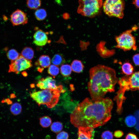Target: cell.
Segmentation results:
<instances>
[{"mask_svg":"<svg viewBox=\"0 0 139 139\" xmlns=\"http://www.w3.org/2000/svg\"><path fill=\"white\" fill-rule=\"evenodd\" d=\"M133 60L136 65L139 66V54L134 55L133 57Z\"/></svg>","mask_w":139,"mask_h":139,"instance_id":"29","label":"cell"},{"mask_svg":"<svg viewBox=\"0 0 139 139\" xmlns=\"http://www.w3.org/2000/svg\"><path fill=\"white\" fill-rule=\"evenodd\" d=\"M33 43L38 46H42L45 45L48 41L47 33L42 30H37L33 36Z\"/></svg>","mask_w":139,"mask_h":139,"instance_id":"11","label":"cell"},{"mask_svg":"<svg viewBox=\"0 0 139 139\" xmlns=\"http://www.w3.org/2000/svg\"><path fill=\"white\" fill-rule=\"evenodd\" d=\"M37 85L41 89H52L58 90L61 92L65 91L63 89L62 86H57L55 80L50 76L41 79L38 81Z\"/></svg>","mask_w":139,"mask_h":139,"instance_id":"9","label":"cell"},{"mask_svg":"<svg viewBox=\"0 0 139 139\" xmlns=\"http://www.w3.org/2000/svg\"><path fill=\"white\" fill-rule=\"evenodd\" d=\"M125 139H138V138L135 134L129 133L126 135Z\"/></svg>","mask_w":139,"mask_h":139,"instance_id":"30","label":"cell"},{"mask_svg":"<svg viewBox=\"0 0 139 139\" xmlns=\"http://www.w3.org/2000/svg\"><path fill=\"white\" fill-rule=\"evenodd\" d=\"M10 110L11 113L13 115H17L21 112L22 107L20 103H15L11 106Z\"/></svg>","mask_w":139,"mask_h":139,"instance_id":"20","label":"cell"},{"mask_svg":"<svg viewBox=\"0 0 139 139\" xmlns=\"http://www.w3.org/2000/svg\"><path fill=\"white\" fill-rule=\"evenodd\" d=\"M52 63L54 65L58 66L65 63V58L60 54H56L54 55L51 60Z\"/></svg>","mask_w":139,"mask_h":139,"instance_id":"16","label":"cell"},{"mask_svg":"<svg viewBox=\"0 0 139 139\" xmlns=\"http://www.w3.org/2000/svg\"><path fill=\"white\" fill-rule=\"evenodd\" d=\"M121 70L124 74L127 75H131L133 73L134 68L131 64L126 62L122 65Z\"/></svg>","mask_w":139,"mask_h":139,"instance_id":"17","label":"cell"},{"mask_svg":"<svg viewBox=\"0 0 139 139\" xmlns=\"http://www.w3.org/2000/svg\"><path fill=\"white\" fill-rule=\"evenodd\" d=\"M40 124L44 128L49 127L51 124L52 120L50 117L48 116H44L39 119Z\"/></svg>","mask_w":139,"mask_h":139,"instance_id":"23","label":"cell"},{"mask_svg":"<svg viewBox=\"0 0 139 139\" xmlns=\"http://www.w3.org/2000/svg\"><path fill=\"white\" fill-rule=\"evenodd\" d=\"M49 139L47 138H46V139Z\"/></svg>","mask_w":139,"mask_h":139,"instance_id":"34","label":"cell"},{"mask_svg":"<svg viewBox=\"0 0 139 139\" xmlns=\"http://www.w3.org/2000/svg\"><path fill=\"white\" fill-rule=\"evenodd\" d=\"M21 55L26 59L31 60L34 57V51L32 48L26 47L23 49Z\"/></svg>","mask_w":139,"mask_h":139,"instance_id":"14","label":"cell"},{"mask_svg":"<svg viewBox=\"0 0 139 139\" xmlns=\"http://www.w3.org/2000/svg\"><path fill=\"white\" fill-rule=\"evenodd\" d=\"M124 133L121 130L116 131L114 133V136L117 138H119L121 137L123 135Z\"/></svg>","mask_w":139,"mask_h":139,"instance_id":"31","label":"cell"},{"mask_svg":"<svg viewBox=\"0 0 139 139\" xmlns=\"http://www.w3.org/2000/svg\"><path fill=\"white\" fill-rule=\"evenodd\" d=\"M77 139H93L94 131L93 128L90 127H80L78 128Z\"/></svg>","mask_w":139,"mask_h":139,"instance_id":"12","label":"cell"},{"mask_svg":"<svg viewBox=\"0 0 139 139\" xmlns=\"http://www.w3.org/2000/svg\"><path fill=\"white\" fill-rule=\"evenodd\" d=\"M128 78L123 77L118 81L120 88L118 92L121 94L129 88L139 90V71L133 73Z\"/></svg>","mask_w":139,"mask_h":139,"instance_id":"7","label":"cell"},{"mask_svg":"<svg viewBox=\"0 0 139 139\" xmlns=\"http://www.w3.org/2000/svg\"><path fill=\"white\" fill-rule=\"evenodd\" d=\"M32 66L31 60L26 59L20 54L16 59L11 61L8 72L18 74L22 71L31 68Z\"/></svg>","mask_w":139,"mask_h":139,"instance_id":"8","label":"cell"},{"mask_svg":"<svg viewBox=\"0 0 139 139\" xmlns=\"http://www.w3.org/2000/svg\"><path fill=\"white\" fill-rule=\"evenodd\" d=\"M69 135L66 132L62 131L58 133L56 137V139H68Z\"/></svg>","mask_w":139,"mask_h":139,"instance_id":"28","label":"cell"},{"mask_svg":"<svg viewBox=\"0 0 139 139\" xmlns=\"http://www.w3.org/2000/svg\"><path fill=\"white\" fill-rule=\"evenodd\" d=\"M132 4L137 8H139V0H132Z\"/></svg>","mask_w":139,"mask_h":139,"instance_id":"32","label":"cell"},{"mask_svg":"<svg viewBox=\"0 0 139 139\" xmlns=\"http://www.w3.org/2000/svg\"><path fill=\"white\" fill-rule=\"evenodd\" d=\"M77 12L83 16L90 18L99 14L102 6V0H79Z\"/></svg>","mask_w":139,"mask_h":139,"instance_id":"4","label":"cell"},{"mask_svg":"<svg viewBox=\"0 0 139 139\" xmlns=\"http://www.w3.org/2000/svg\"><path fill=\"white\" fill-rule=\"evenodd\" d=\"M71 66L72 70L77 73L82 72L84 68V66L81 62L78 60H74L72 62Z\"/></svg>","mask_w":139,"mask_h":139,"instance_id":"15","label":"cell"},{"mask_svg":"<svg viewBox=\"0 0 139 139\" xmlns=\"http://www.w3.org/2000/svg\"><path fill=\"white\" fill-rule=\"evenodd\" d=\"M113 106L108 97L95 100L87 98L79 103L70 116V121L75 127L93 128L104 125L111 118Z\"/></svg>","mask_w":139,"mask_h":139,"instance_id":"1","label":"cell"},{"mask_svg":"<svg viewBox=\"0 0 139 139\" xmlns=\"http://www.w3.org/2000/svg\"><path fill=\"white\" fill-rule=\"evenodd\" d=\"M48 73L51 75L55 76L59 73V69L58 66L54 65H51L48 69Z\"/></svg>","mask_w":139,"mask_h":139,"instance_id":"26","label":"cell"},{"mask_svg":"<svg viewBox=\"0 0 139 139\" xmlns=\"http://www.w3.org/2000/svg\"><path fill=\"white\" fill-rule=\"evenodd\" d=\"M51 62L50 57L48 55H43L40 56L35 63L37 68L42 69L48 67L50 65Z\"/></svg>","mask_w":139,"mask_h":139,"instance_id":"13","label":"cell"},{"mask_svg":"<svg viewBox=\"0 0 139 139\" xmlns=\"http://www.w3.org/2000/svg\"><path fill=\"white\" fill-rule=\"evenodd\" d=\"M136 117L132 115L128 116L125 119V122L126 125L129 127L134 126L136 124Z\"/></svg>","mask_w":139,"mask_h":139,"instance_id":"25","label":"cell"},{"mask_svg":"<svg viewBox=\"0 0 139 139\" xmlns=\"http://www.w3.org/2000/svg\"><path fill=\"white\" fill-rule=\"evenodd\" d=\"M41 4L40 0H27V7L31 9H36L39 8Z\"/></svg>","mask_w":139,"mask_h":139,"instance_id":"19","label":"cell"},{"mask_svg":"<svg viewBox=\"0 0 139 139\" xmlns=\"http://www.w3.org/2000/svg\"><path fill=\"white\" fill-rule=\"evenodd\" d=\"M138 28L137 26L134 25L131 29L126 30L116 37L115 39L117 45L115 47L125 51L131 49L136 50L137 47L136 38L132 33Z\"/></svg>","mask_w":139,"mask_h":139,"instance_id":"5","label":"cell"},{"mask_svg":"<svg viewBox=\"0 0 139 139\" xmlns=\"http://www.w3.org/2000/svg\"><path fill=\"white\" fill-rule=\"evenodd\" d=\"M20 55L16 50L13 49L9 50L6 54L8 58L11 61L14 60L16 59Z\"/></svg>","mask_w":139,"mask_h":139,"instance_id":"24","label":"cell"},{"mask_svg":"<svg viewBox=\"0 0 139 139\" xmlns=\"http://www.w3.org/2000/svg\"><path fill=\"white\" fill-rule=\"evenodd\" d=\"M102 6L104 12L108 16L119 19L123 18L124 0H105Z\"/></svg>","mask_w":139,"mask_h":139,"instance_id":"6","label":"cell"},{"mask_svg":"<svg viewBox=\"0 0 139 139\" xmlns=\"http://www.w3.org/2000/svg\"><path fill=\"white\" fill-rule=\"evenodd\" d=\"M6 102H7L8 104H11L12 103V102L11 100L9 99H7L5 101Z\"/></svg>","mask_w":139,"mask_h":139,"instance_id":"33","label":"cell"},{"mask_svg":"<svg viewBox=\"0 0 139 139\" xmlns=\"http://www.w3.org/2000/svg\"><path fill=\"white\" fill-rule=\"evenodd\" d=\"M61 93L57 90L46 89L32 92L30 95L39 106L46 105L48 108H52L58 102Z\"/></svg>","mask_w":139,"mask_h":139,"instance_id":"3","label":"cell"},{"mask_svg":"<svg viewBox=\"0 0 139 139\" xmlns=\"http://www.w3.org/2000/svg\"><path fill=\"white\" fill-rule=\"evenodd\" d=\"M10 17V22L14 26L24 25L28 22V19L27 14L19 9L13 12Z\"/></svg>","mask_w":139,"mask_h":139,"instance_id":"10","label":"cell"},{"mask_svg":"<svg viewBox=\"0 0 139 139\" xmlns=\"http://www.w3.org/2000/svg\"><path fill=\"white\" fill-rule=\"evenodd\" d=\"M89 74L88 88L92 99L101 100L107 92L114 91L115 86L118 79L114 69L98 65L90 69Z\"/></svg>","mask_w":139,"mask_h":139,"instance_id":"2","label":"cell"},{"mask_svg":"<svg viewBox=\"0 0 139 139\" xmlns=\"http://www.w3.org/2000/svg\"><path fill=\"white\" fill-rule=\"evenodd\" d=\"M102 139H113V135L110 131H106L103 132L101 135Z\"/></svg>","mask_w":139,"mask_h":139,"instance_id":"27","label":"cell"},{"mask_svg":"<svg viewBox=\"0 0 139 139\" xmlns=\"http://www.w3.org/2000/svg\"><path fill=\"white\" fill-rule=\"evenodd\" d=\"M72 71L71 66L68 64H63L60 67L61 73L64 76H69L71 74Z\"/></svg>","mask_w":139,"mask_h":139,"instance_id":"18","label":"cell"},{"mask_svg":"<svg viewBox=\"0 0 139 139\" xmlns=\"http://www.w3.org/2000/svg\"><path fill=\"white\" fill-rule=\"evenodd\" d=\"M63 128L62 123L60 122L57 121L52 124L50 127V129L52 132L57 134L61 131Z\"/></svg>","mask_w":139,"mask_h":139,"instance_id":"22","label":"cell"},{"mask_svg":"<svg viewBox=\"0 0 139 139\" xmlns=\"http://www.w3.org/2000/svg\"><path fill=\"white\" fill-rule=\"evenodd\" d=\"M35 15L36 18L38 20L42 21L46 18L47 15V12L44 9H39L35 11Z\"/></svg>","mask_w":139,"mask_h":139,"instance_id":"21","label":"cell"}]
</instances>
